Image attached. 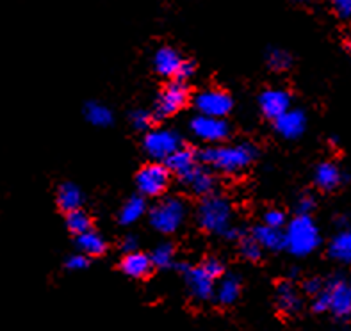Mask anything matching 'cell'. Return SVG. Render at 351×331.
I'll return each instance as SVG.
<instances>
[{"mask_svg": "<svg viewBox=\"0 0 351 331\" xmlns=\"http://www.w3.org/2000/svg\"><path fill=\"white\" fill-rule=\"evenodd\" d=\"M257 148L250 143L239 145H213L202 150V162L223 173H239L254 162Z\"/></svg>", "mask_w": 351, "mask_h": 331, "instance_id": "obj_1", "label": "cell"}, {"mask_svg": "<svg viewBox=\"0 0 351 331\" xmlns=\"http://www.w3.org/2000/svg\"><path fill=\"white\" fill-rule=\"evenodd\" d=\"M285 249L294 256H307L321 244V234L311 216H296L285 228Z\"/></svg>", "mask_w": 351, "mask_h": 331, "instance_id": "obj_2", "label": "cell"}, {"mask_svg": "<svg viewBox=\"0 0 351 331\" xmlns=\"http://www.w3.org/2000/svg\"><path fill=\"white\" fill-rule=\"evenodd\" d=\"M198 225L210 234L225 235L232 226V207L221 196H205L198 205Z\"/></svg>", "mask_w": 351, "mask_h": 331, "instance_id": "obj_3", "label": "cell"}, {"mask_svg": "<svg viewBox=\"0 0 351 331\" xmlns=\"http://www.w3.org/2000/svg\"><path fill=\"white\" fill-rule=\"evenodd\" d=\"M187 216V207L180 198L169 196V198L157 201L150 210V225L159 234H175L184 225Z\"/></svg>", "mask_w": 351, "mask_h": 331, "instance_id": "obj_4", "label": "cell"}, {"mask_svg": "<svg viewBox=\"0 0 351 331\" xmlns=\"http://www.w3.org/2000/svg\"><path fill=\"white\" fill-rule=\"evenodd\" d=\"M178 148H182V139L175 130L169 128H154L148 130L143 139V150L156 160H168Z\"/></svg>", "mask_w": 351, "mask_h": 331, "instance_id": "obj_5", "label": "cell"}, {"mask_svg": "<svg viewBox=\"0 0 351 331\" xmlns=\"http://www.w3.org/2000/svg\"><path fill=\"white\" fill-rule=\"evenodd\" d=\"M168 186L169 169L165 164H147L136 175V187H138L143 198H157L168 189Z\"/></svg>", "mask_w": 351, "mask_h": 331, "instance_id": "obj_6", "label": "cell"}, {"mask_svg": "<svg viewBox=\"0 0 351 331\" xmlns=\"http://www.w3.org/2000/svg\"><path fill=\"white\" fill-rule=\"evenodd\" d=\"M189 100V89H187L184 80H173L169 82L156 102V116L157 118H169L182 110Z\"/></svg>", "mask_w": 351, "mask_h": 331, "instance_id": "obj_7", "label": "cell"}, {"mask_svg": "<svg viewBox=\"0 0 351 331\" xmlns=\"http://www.w3.org/2000/svg\"><path fill=\"white\" fill-rule=\"evenodd\" d=\"M189 130L196 139H200L209 145H218V143L225 141L230 134V127H228L227 119L225 118H210V116L198 114L189 121Z\"/></svg>", "mask_w": 351, "mask_h": 331, "instance_id": "obj_8", "label": "cell"}, {"mask_svg": "<svg viewBox=\"0 0 351 331\" xmlns=\"http://www.w3.org/2000/svg\"><path fill=\"white\" fill-rule=\"evenodd\" d=\"M195 107L198 114L210 116V118H225L234 107L232 97L221 89H205L196 95Z\"/></svg>", "mask_w": 351, "mask_h": 331, "instance_id": "obj_9", "label": "cell"}, {"mask_svg": "<svg viewBox=\"0 0 351 331\" xmlns=\"http://www.w3.org/2000/svg\"><path fill=\"white\" fill-rule=\"evenodd\" d=\"M184 271V280H186L187 291L195 299L207 301L214 297V291H216V278L209 271L205 269L204 264L200 267H180Z\"/></svg>", "mask_w": 351, "mask_h": 331, "instance_id": "obj_10", "label": "cell"}, {"mask_svg": "<svg viewBox=\"0 0 351 331\" xmlns=\"http://www.w3.org/2000/svg\"><path fill=\"white\" fill-rule=\"evenodd\" d=\"M325 292L328 296V312L337 317H346L351 314V285L346 280H330L325 283Z\"/></svg>", "mask_w": 351, "mask_h": 331, "instance_id": "obj_11", "label": "cell"}, {"mask_svg": "<svg viewBox=\"0 0 351 331\" xmlns=\"http://www.w3.org/2000/svg\"><path fill=\"white\" fill-rule=\"evenodd\" d=\"M182 186L186 187L191 195L196 196H209L213 195L214 186H216V178H214L213 173L209 169L202 166V164H196L191 171H187L186 175L180 177Z\"/></svg>", "mask_w": 351, "mask_h": 331, "instance_id": "obj_12", "label": "cell"}, {"mask_svg": "<svg viewBox=\"0 0 351 331\" xmlns=\"http://www.w3.org/2000/svg\"><path fill=\"white\" fill-rule=\"evenodd\" d=\"M258 106H261V110H263V114L266 118L275 121L276 118H280L284 112H287L291 109V97L284 89L269 88L261 95Z\"/></svg>", "mask_w": 351, "mask_h": 331, "instance_id": "obj_13", "label": "cell"}, {"mask_svg": "<svg viewBox=\"0 0 351 331\" xmlns=\"http://www.w3.org/2000/svg\"><path fill=\"white\" fill-rule=\"evenodd\" d=\"M307 128V116L300 109H289L275 119V130L284 139H298Z\"/></svg>", "mask_w": 351, "mask_h": 331, "instance_id": "obj_14", "label": "cell"}, {"mask_svg": "<svg viewBox=\"0 0 351 331\" xmlns=\"http://www.w3.org/2000/svg\"><path fill=\"white\" fill-rule=\"evenodd\" d=\"M184 59L171 47H160L154 56V68L162 77H177Z\"/></svg>", "mask_w": 351, "mask_h": 331, "instance_id": "obj_15", "label": "cell"}, {"mask_svg": "<svg viewBox=\"0 0 351 331\" xmlns=\"http://www.w3.org/2000/svg\"><path fill=\"white\" fill-rule=\"evenodd\" d=\"M152 267H154V264H152V258L141 252L127 253V255L123 256V260H121V271H123L127 276H130V278H136V280L148 276L152 271Z\"/></svg>", "mask_w": 351, "mask_h": 331, "instance_id": "obj_16", "label": "cell"}, {"mask_svg": "<svg viewBox=\"0 0 351 331\" xmlns=\"http://www.w3.org/2000/svg\"><path fill=\"white\" fill-rule=\"evenodd\" d=\"M241 296V280L237 278L236 274H227L221 276L219 283L216 285L214 291V299L218 301L219 305L228 306L234 305Z\"/></svg>", "mask_w": 351, "mask_h": 331, "instance_id": "obj_17", "label": "cell"}, {"mask_svg": "<svg viewBox=\"0 0 351 331\" xmlns=\"http://www.w3.org/2000/svg\"><path fill=\"white\" fill-rule=\"evenodd\" d=\"M252 237L258 243V246L263 249H269V252H280L285 247V234L282 228H271L267 225H261L254 230Z\"/></svg>", "mask_w": 351, "mask_h": 331, "instance_id": "obj_18", "label": "cell"}, {"mask_svg": "<svg viewBox=\"0 0 351 331\" xmlns=\"http://www.w3.org/2000/svg\"><path fill=\"white\" fill-rule=\"evenodd\" d=\"M275 301L278 310L287 315L296 314V312L302 308V297H300L298 291H296V287H294L293 283H280L278 289H276Z\"/></svg>", "mask_w": 351, "mask_h": 331, "instance_id": "obj_19", "label": "cell"}, {"mask_svg": "<svg viewBox=\"0 0 351 331\" xmlns=\"http://www.w3.org/2000/svg\"><path fill=\"white\" fill-rule=\"evenodd\" d=\"M198 164V155L191 148H178L171 157L165 162L166 168L169 169V173H177L178 177L186 175L187 171H191Z\"/></svg>", "mask_w": 351, "mask_h": 331, "instance_id": "obj_20", "label": "cell"}, {"mask_svg": "<svg viewBox=\"0 0 351 331\" xmlns=\"http://www.w3.org/2000/svg\"><path fill=\"white\" fill-rule=\"evenodd\" d=\"M314 182L316 186L323 191H334L341 186L343 182V173L334 162H323L316 168L314 173Z\"/></svg>", "mask_w": 351, "mask_h": 331, "instance_id": "obj_21", "label": "cell"}, {"mask_svg": "<svg viewBox=\"0 0 351 331\" xmlns=\"http://www.w3.org/2000/svg\"><path fill=\"white\" fill-rule=\"evenodd\" d=\"M82 201H84V195H82V191H80L77 184L66 182V184H62L58 189V205L66 214L79 210Z\"/></svg>", "mask_w": 351, "mask_h": 331, "instance_id": "obj_22", "label": "cell"}, {"mask_svg": "<svg viewBox=\"0 0 351 331\" xmlns=\"http://www.w3.org/2000/svg\"><path fill=\"white\" fill-rule=\"evenodd\" d=\"M77 247L80 252L84 253L86 256H98L104 255L107 249L106 238L98 232H93V230H88L84 234L77 235Z\"/></svg>", "mask_w": 351, "mask_h": 331, "instance_id": "obj_23", "label": "cell"}, {"mask_svg": "<svg viewBox=\"0 0 351 331\" xmlns=\"http://www.w3.org/2000/svg\"><path fill=\"white\" fill-rule=\"evenodd\" d=\"M328 253L330 256L337 262H344V264L351 262V228L341 230V232L330 241Z\"/></svg>", "mask_w": 351, "mask_h": 331, "instance_id": "obj_24", "label": "cell"}, {"mask_svg": "<svg viewBox=\"0 0 351 331\" xmlns=\"http://www.w3.org/2000/svg\"><path fill=\"white\" fill-rule=\"evenodd\" d=\"M147 212V201L143 196H132L123 204L120 214H118V219H120L121 225H132L136 221L141 219Z\"/></svg>", "mask_w": 351, "mask_h": 331, "instance_id": "obj_25", "label": "cell"}, {"mask_svg": "<svg viewBox=\"0 0 351 331\" xmlns=\"http://www.w3.org/2000/svg\"><path fill=\"white\" fill-rule=\"evenodd\" d=\"M84 116L89 123L95 127H111L114 121L112 110L104 103L98 102H88L84 107Z\"/></svg>", "mask_w": 351, "mask_h": 331, "instance_id": "obj_26", "label": "cell"}, {"mask_svg": "<svg viewBox=\"0 0 351 331\" xmlns=\"http://www.w3.org/2000/svg\"><path fill=\"white\" fill-rule=\"evenodd\" d=\"M150 258H152V264L156 265V267H159V269H166V267H169V265H173V260H175L173 246L168 243L159 244V246L154 249Z\"/></svg>", "mask_w": 351, "mask_h": 331, "instance_id": "obj_27", "label": "cell"}, {"mask_svg": "<svg viewBox=\"0 0 351 331\" xmlns=\"http://www.w3.org/2000/svg\"><path fill=\"white\" fill-rule=\"evenodd\" d=\"M66 226L71 234L80 235L91 230V221H89V216L82 210H73V212L66 214Z\"/></svg>", "mask_w": 351, "mask_h": 331, "instance_id": "obj_28", "label": "cell"}, {"mask_svg": "<svg viewBox=\"0 0 351 331\" xmlns=\"http://www.w3.org/2000/svg\"><path fill=\"white\" fill-rule=\"evenodd\" d=\"M267 64L275 71H284L291 66V56L284 50H271L267 53Z\"/></svg>", "mask_w": 351, "mask_h": 331, "instance_id": "obj_29", "label": "cell"}, {"mask_svg": "<svg viewBox=\"0 0 351 331\" xmlns=\"http://www.w3.org/2000/svg\"><path fill=\"white\" fill-rule=\"evenodd\" d=\"M241 255L245 256L246 260H261V256H263V247L258 246V243L254 237L243 238V241H241Z\"/></svg>", "mask_w": 351, "mask_h": 331, "instance_id": "obj_30", "label": "cell"}, {"mask_svg": "<svg viewBox=\"0 0 351 331\" xmlns=\"http://www.w3.org/2000/svg\"><path fill=\"white\" fill-rule=\"evenodd\" d=\"M130 121H132L134 128H138V130H148L154 123V116L145 109H138L134 110L132 114H130Z\"/></svg>", "mask_w": 351, "mask_h": 331, "instance_id": "obj_31", "label": "cell"}, {"mask_svg": "<svg viewBox=\"0 0 351 331\" xmlns=\"http://www.w3.org/2000/svg\"><path fill=\"white\" fill-rule=\"evenodd\" d=\"M285 214L278 208H271L264 214V225L271 226V228H282L285 225Z\"/></svg>", "mask_w": 351, "mask_h": 331, "instance_id": "obj_32", "label": "cell"}, {"mask_svg": "<svg viewBox=\"0 0 351 331\" xmlns=\"http://www.w3.org/2000/svg\"><path fill=\"white\" fill-rule=\"evenodd\" d=\"M66 267L70 271H84L88 267V256L84 253H77V255L68 256Z\"/></svg>", "mask_w": 351, "mask_h": 331, "instance_id": "obj_33", "label": "cell"}, {"mask_svg": "<svg viewBox=\"0 0 351 331\" xmlns=\"http://www.w3.org/2000/svg\"><path fill=\"white\" fill-rule=\"evenodd\" d=\"M314 207H316V201H314V198L308 195L302 196V198L298 199V204H296V210H298V216H308V214L314 210Z\"/></svg>", "mask_w": 351, "mask_h": 331, "instance_id": "obj_34", "label": "cell"}, {"mask_svg": "<svg viewBox=\"0 0 351 331\" xmlns=\"http://www.w3.org/2000/svg\"><path fill=\"white\" fill-rule=\"evenodd\" d=\"M323 289H325V283L321 282L319 278L307 280V282H305V285H303V291L307 292L308 296H312V297H316L317 294H321V292H323Z\"/></svg>", "mask_w": 351, "mask_h": 331, "instance_id": "obj_35", "label": "cell"}, {"mask_svg": "<svg viewBox=\"0 0 351 331\" xmlns=\"http://www.w3.org/2000/svg\"><path fill=\"white\" fill-rule=\"evenodd\" d=\"M341 18H351V0H330Z\"/></svg>", "mask_w": 351, "mask_h": 331, "instance_id": "obj_36", "label": "cell"}, {"mask_svg": "<svg viewBox=\"0 0 351 331\" xmlns=\"http://www.w3.org/2000/svg\"><path fill=\"white\" fill-rule=\"evenodd\" d=\"M312 308H314V312H317V314H323V312H328V296H326L325 289H323V292L321 294H317L316 297H314V303H312Z\"/></svg>", "mask_w": 351, "mask_h": 331, "instance_id": "obj_37", "label": "cell"}, {"mask_svg": "<svg viewBox=\"0 0 351 331\" xmlns=\"http://www.w3.org/2000/svg\"><path fill=\"white\" fill-rule=\"evenodd\" d=\"M204 267L213 274L214 278L218 280L223 276V264L218 260V258H209V260L204 262Z\"/></svg>", "mask_w": 351, "mask_h": 331, "instance_id": "obj_38", "label": "cell"}, {"mask_svg": "<svg viewBox=\"0 0 351 331\" xmlns=\"http://www.w3.org/2000/svg\"><path fill=\"white\" fill-rule=\"evenodd\" d=\"M195 71H196L195 62L184 61V62H182V66H180V71H178L177 80H187V79H191V77L195 75Z\"/></svg>", "mask_w": 351, "mask_h": 331, "instance_id": "obj_39", "label": "cell"}, {"mask_svg": "<svg viewBox=\"0 0 351 331\" xmlns=\"http://www.w3.org/2000/svg\"><path fill=\"white\" fill-rule=\"evenodd\" d=\"M121 249L125 252V255H127V253L136 252V249H138V241H136V237L127 235V237L123 238V243H121Z\"/></svg>", "mask_w": 351, "mask_h": 331, "instance_id": "obj_40", "label": "cell"}, {"mask_svg": "<svg viewBox=\"0 0 351 331\" xmlns=\"http://www.w3.org/2000/svg\"><path fill=\"white\" fill-rule=\"evenodd\" d=\"M350 315H351V314H350Z\"/></svg>", "mask_w": 351, "mask_h": 331, "instance_id": "obj_41", "label": "cell"}]
</instances>
